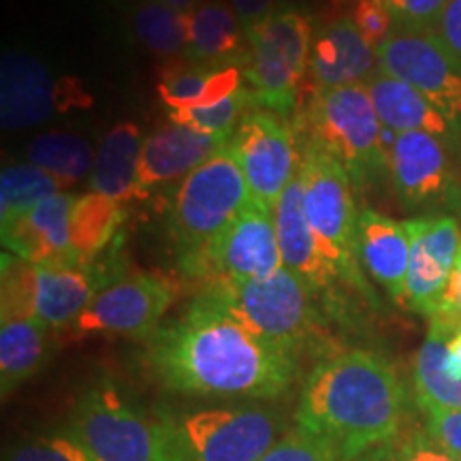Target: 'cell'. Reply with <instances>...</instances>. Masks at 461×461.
<instances>
[{
	"instance_id": "cell-7",
	"label": "cell",
	"mask_w": 461,
	"mask_h": 461,
	"mask_svg": "<svg viewBox=\"0 0 461 461\" xmlns=\"http://www.w3.org/2000/svg\"><path fill=\"white\" fill-rule=\"evenodd\" d=\"M173 461H258L288 429L261 406L201 408L160 414Z\"/></svg>"
},
{
	"instance_id": "cell-28",
	"label": "cell",
	"mask_w": 461,
	"mask_h": 461,
	"mask_svg": "<svg viewBox=\"0 0 461 461\" xmlns=\"http://www.w3.org/2000/svg\"><path fill=\"white\" fill-rule=\"evenodd\" d=\"M451 336L453 331L429 322L428 338L414 357V397L425 414L461 411V378L453 376L447 366Z\"/></svg>"
},
{
	"instance_id": "cell-26",
	"label": "cell",
	"mask_w": 461,
	"mask_h": 461,
	"mask_svg": "<svg viewBox=\"0 0 461 461\" xmlns=\"http://www.w3.org/2000/svg\"><path fill=\"white\" fill-rule=\"evenodd\" d=\"M143 137L140 126L120 122L107 132L95 157V169L90 176V186L95 193L129 203L137 199V176Z\"/></svg>"
},
{
	"instance_id": "cell-23",
	"label": "cell",
	"mask_w": 461,
	"mask_h": 461,
	"mask_svg": "<svg viewBox=\"0 0 461 461\" xmlns=\"http://www.w3.org/2000/svg\"><path fill=\"white\" fill-rule=\"evenodd\" d=\"M186 15L184 60L207 67H244L248 39L229 0H203Z\"/></svg>"
},
{
	"instance_id": "cell-20",
	"label": "cell",
	"mask_w": 461,
	"mask_h": 461,
	"mask_svg": "<svg viewBox=\"0 0 461 461\" xmlns=\"http://www.w3.org/2000/svg\"><path fill=\"white\" fill-rule=\"evenodd\" d=\"M378 68V50L363 39L350 17H338L314 37L308 71L312 90L366 84Z\"/></svg>"
},
{
	"instance_id": "cell-33",
	"label": "cell",
	"mask_w": 461,
	"mask_h": 461,
	"mask_svg": "<svg viewBox=\"0 0 461 461\" xmlns=\"http://www.w3.org/2000/svg\"><path fill=\"white\" fill-rule=\"evenodd\" d=\"M252 105H258L252 96L248 86L240 88L233 95L212 103L203 107H186V109H171L169 120L176 124L188 126V129L207 132V135H218L230 140L233 131L238 129L241 118L250 112Z\"/></svg>"
},
{
	"instance_id": "cell-1",
	"label": "cell",
	"mask_w": 461,
	"mask_h": 461,
	"mask_svg": "<svg viewBox=\"0 0 461 461\" xmlns=\"http://www.w3.org/2000/svg\"><path fill=\"white\" fill-rule=\"evenodd\" d=\"M146 361L165 389L194 397L276 400L297 376V359L197 297L148 339Z\"/></svg>"
},
{
	"instance_id": "cell-15",
	"label": "cell",
	"mask_w": 461,
	"mask_h": 461,
	"mask_svg": "<svg viewBox=\"0 0 461 461\" xmlns=\"http://www.w3.org/2000/svg\"><path fill=\"white\" fill-rule=\"evenodd\" d=\"M411 233L403 308L431 319L445 293L461 244L459 222L451 216H429L406 221Z\"/></svg>"
},
{
	"instance_id": "cell-37",
	"label": "cell",
	"mask_w": 461,
	"mask_h": 461,
	"mask_svg": "<svg viewBox=\"0 0 461 461\" xmlns=\"http://www.w3.org/2000/svg\"><path fill=\"white\" fill-rule=\"evenodd\" d=\"M350 20L359 28L363 39L376 50L395 26L393 15H391L384 0H355L353 11H350Z\"/></svg>"
},
{
	"instance_id": "cell-29",
	"label": "cell",
	"mask_w": 461,
	"mask_h": 461,
	"mask_svg": "<svg viewBox=\"0 0 461 461\" xmlns=\"http://www.w3.org/2000/svg\"><path fill=\"white\" fill-rule=\"evenodd\" d=\"M124 203L99 193H86L73 197L68 230L71 250L79 265H92L115 238L124 222Z\"/></svg>"
},
{
	"instance_id": "cell-8",
	"label": "cell",
	"mask_w": 461,
	"mask_h": 461,
	"mask_svg": "<svg viewBox=\"0 0 461 461\" xmlns=\"http://www.w3.org/2000/svg\"><path fill=\"white\" fill-rule=\"evenodd\" d=\"M68 429L92 461H173L163 417L135 408L109 383L86 391Z\"/></svg>"
},
{
	"instance_id": "cell-5",
	"label": "cell",
	"mask_w": 461,
	"mask_h": 461,
	"mask_svg": "<svg viewBox=\"0 0 461 461\" xmlns=\"http://www.w3.org/2000/svg\"><path fill=\"white\" fill-rule=\"evenodd\" d=\"M0 319H34L50 330L73 325L103 288L122 276L101 265L31 263L3 252Z\"/></svg>"
},
{
	"instance_id": "cell-4",
	"label": "cell",
	"mask_w": 461,
	"mask_h": 461,
	"mask_svg": "<svg viewBox=\"0 0 461 461\" xmlns=\"http://www.w3.org/2000/svg\"><path fill=\"white\" fill-rule=\"evenodd\" d=\"M297 140L331 154L357 188L389 176L384 126L366 84L312 90L295 118Z\"/></svg>"
},
{
	"instance_id": "cell-40",
	"label": "cell",
	"mask_w": 461,
	"mask_h": 461,
	"mask_svg": "<svg viewBox=\"0 0 461 461\" xmlns=\"http://www.w3.org/2000/svg\"><path fill=\"white\" fill-rule=\"evenodd\" d=\"M425 431L436 445H440L461 459V411H440L425 414Z\"/></svg>"
},
{
	"instance_id": "cell-39",
	"label": "cell",
	"mask_w": 461,
	"mask_h": 461,
	"mask_svg": "<svg viewBox=\"0 0 461 461\" xmlns=\"http://www.w3.org/2000/svg\"><path fill=\"white\" fill-rule=\"evenodd\" d=\"M429 322H438V325H442L453 333L461 330V244L445 293H442L440 303H438Z\"/></svg>"
},
{
	"instance_id": "cell-3",
	"label": "cell",
	"mask_w": 461,
	"mask_h": 461,
	"mask_svg": "<svg viewBox=\"0 0 461 461\" xmlns=\"http://www.w3.org/2000/svg\"><path fill=\"white\" fill-rule=\"evenodd\" d=\"M197 299L293 359L325 338V321L316 305L319 297L286 267L269 278L210 282L199 286Z\"/></svg>"
},
{
	"instance_id": "cell-38",
	"label": "cell",
	"mask_w": 461,
	"mask_h": 461,
	"mask_svg": "<svg viewBox=\"0 0 461 461\" xmlns=\"http://www.w3.org/2000/svg\"><path fill=\"white\" fill-rule=\"evenodd\" d=\"M393 22L406 28L419 31H434L442 14H445L448 0H384Z\"/></svg>"
},
{
	"instance_id": "cell-21",
	"label": "cell",
	"mask_w": 461,
	"mask_h": 461,
	"mask_svg": "<svg viewBox=\"0 0 461 461\" xmlns=\"http://www.w3.org/2000/svg\"><path fill=\"white\" fill-rule=\"evenodd\" d=\"M73 197L58 193L54 197L34 205L24 216L3 227L5 252L31 263L79 265L71 250V218Z\"/></svg>"
},
{
	"instance_id": "cell-13",
	"label": "cell",
	"mask_w": 461,
	"mask_h": 461,
	"mask_svg": "<svg viewBox=\"0 0 461 461\" xmlns=\"http://www.w3.org/2000/svg\"><path fill=\"white\" fill-rule=\"evenodd\" d=\"M380 68L414 86L451 124L461 143V58L431 31L395 24L378 45Z\"/></svg>"
},
{
	"instance_id": "cell-34",
	"label": "cell",
	"mask_w": 461,
	"mask_h": 461,
	"mask_svg": "<svg viewBox=\"0 0 461 461\" xmlns=\"http://www.w3.org/2000/svg\"><path fill=\"white\" fill-rule=\"evenodd\" d=\"M3 461H92L71 429L28 438L11 447Z\"/></svg>"
},
{
	"instance_id": "cell-16",
	"label": "cell",
	"mask_w": 461,
	"mask_h": 461,
	"mask_svg": "<svg viewBox=\"0 0 461 461\" xmlns=\"http://www.w3.org/2000/svg\"><path fill=\"white\" fill-rule=\"evenodd\" d=\"M389 177L408 207L442 203L453 193L448 146L429 132H393L384 129Z\"/></svg>"
},
{
	"instance_id": "cell-45",
	"label": "cell",
	"mask_w": 461,
	"mask_h": 461,
	"mask_svg": "<svg viewBox=\"0 0 461 461\" xmlns=\"http://www.w3.org/2000/svg\"><path fill=\"white\" fill-rule=\"evenodd\" d=\"M353 461H372V459L367 457V455H363V457H357V459H353Z\"/></svg>"
},
{
	"instance_id": "cell-2",
	"label": "cell",
	"mask_w": 461,
	"mask_h": 461,
	"mask_svg": "<svg viewBox=\"0 0 461 461\" xmlns=\"http://www.w3.org/2000/svg\"><path fill=\"white\" fill-rule=\"evenodd\" d=\"M406 419V391L395 367L372 350L321 357L305 378L295 412L299 428L353 461L393 442Z\"/></svg>"
},
{
	"instance_id": "cell-41",
	"label": "cell",
	"mask_w": 461,
	"mask_h": 461,
	"mask_svg": "<svg viewBox=\"0 0 461 461\" xmlns=\"http://www.w3.org/2000/svg\"><path fill=\"white\" fill-rule=\"evenodd\" d=\"M431 32H434L455 56L461 58V0H448L445 14H442L440 22H438Z\"/></svg>"
},
{
	"instance_id": "cell-35",
	"label": "cell",
	"mask_w": 461,
	"mask_h": 461,
	"mask_svg": "<svg viewBox=\"0 0 461 461\" xmlns=\"http://www.w3.org/2000/svg\"><path fill=\"white\" fill-rule=\"evenodd\" d=\"M258 461H342L336 448L308 429L288 428Z\"/></svg>"
},
{
	"instance_id": "cell-22",
	"label": "cell",
	"mask_w": 461,
	"mask_h": 461,
	"mask_svg": "<svg viewBox=\"0 0 461 461\" xmlns=\"http://www.w3.org/2000/svg\"><path fill=\"white\" fill-rule=\"evenodd\" d=\"M355 250L361 267L402 305L411 265V233L406 222L363 207L357 218Z\"/></svg>"
},
{
	"instance_id": "cell-32",
	"label": "cell",
	"mask_w": 461,
	"mask_h": 461,
	"mask_svg": "<svg viewBox=\"0 0 461 461\" xmlns=\"http://www.w3.org/2000/svg\"><path fill=\"white\" fill-rule=\"evenodd\" d=\"M58 182L34 165L5 167L0 176V227L24 216L34 205L58 194Z\"/></svg>"
},
{
	"instance_id": "cell-6",
	"label": "cell",
	"mask_w": 461,
	"mask_h": 461,
	"mask_svg": "<svg viewBox=\"0 0 461 461\" xmlns=\"http://www.w3.org/2000/svg\"><path fill=\"white\" fill-rule=\"evenodd\" d=\"M299 177L303 186V205L308 221L319 240L322 255L339 280L363 297L376 302L374 291L363 278L355 250V233L359 210L355 205L353 180L331 154L312 143H302Z\"/></svg>"
},
{
	"instance_id": "cell-11",
	"label": "cell",
	"mask_w": 461,
	"mask_h": 461,
	"mask_svg": "<svg viewBox=\"0 0 461 461\" xmlns=\"http://www.w3.org/2000/svg\"><path fill=\"white\" fill-rule=\"evenodd\" d=\"M282 267L274 210L255 199L214 240L193 255L180 257L182 274L199 286L269 278Z\"/></svg>"
},
{
	"instance_id": "cell-31",
	"label": "cell",
	"mask_w": 461,
	"mask_h": 461,
	"mask_svg": "<svg viewBox=\"0 0 461 461\" xmlns=\"http://www.w3.org/2000/svg\"><path fill=\"white\" fill-rule=\"evenodd\" d=\"M28 163L54 177L60 188H68L92 176L95 154L82 137L73 132H45L28 146Z\"/></svg>"
},
{
	"instance_id": "cell-10",
	"label": "cell",
	"mask_w": 461,
	"mask_h": 461,
	"mask_svg": "<svg viewBox=\"0 0 461 461\" xmlns=\"http://www.w3.org/2000/svg\"><path fill=\"white\" fill-rule=\"evenodd\" d=\"M246 39L248 58L241 73L248 88L258 105L286 115L295 109L299 88L310 71L312 20L297 9H276Z\"/></svg>"
},
{
	"instance_id": "cell-24",
	"label": "cell",
	"mask_w": 461,
	"mask_h": 461,
	"mask_svg": "<svg viewBox=\"0 0 461 461\" xmlns=\"http://www.w3.org/2000/svg\"><path fill=\"white\" fill-rule=\"evenodd\" d=\"M366 88L384 129L393 132H429L448 148L461 146L451 124L414 86L378 68L366 82Z\"/></svg>"
},
{
	"instance_id": "cell-9",
	"label": "cell",
	"mask_w": 461,
	"mask_h": 461,
	"mask_svg": "<svg viewBox=\"0 0 461 461\" xmlns=\"http://www.w3.org/2000/svg\"><path fill=\"white\" fill-rule=\"evenodd\" d=\"M250 201L244 173L224 146L173 188L167 227L180 257L222 233Z\"/></svg>"
},
{
	"instance_id": "cell-43",
	"label": "cell",
	"mask_w": 461,
	"mask_h": 461,
	"mask_svg": "<svg viewBox=\"0 0 461 461\" xmlns=\"http://www.w3.org/2000/svg\"><path fill=\"white\" fill-rule=\"evenodd\" d=\"M447 366H448V370H451L453 376L461 378V330L455 331L451 339H448Z\"/></svg>"
},
{
	"instance_id": "cell-30",
	"label": "cell",
	"mask_w": 461,
	"mask_h": 461,
	"mask_svg": "<svg viewBox=\"0 0 461 461\" xmlns=\"http://www.w3.org/2000/svg\"><path fill=\"white\" fill-rule=\"evenodd\" d=\"M129 32L149 54L180 60L186 50V15L158 0H132Z\"/></svg>"
},
{
	"instance_id": "cell-17",
	"label": "cell",
	"mask_w": 461,
	"mask_h": 461,
	"mask_svg": "<svg viewBox=\"0 0 461 461\" xmlns=\"http://www.w3.org/2000/svg\"><path fill=\"white\" fill-rule=\"evenodd\" d=\"M274 216L285 267L293 276H297L316 297H336L338 285H344V282L339 280L336 269L322 255L312 224H310L308 214H305L303 186L299 171L282 193Z\"/></svg>"
},
{
	"instance_id": "cell-25",
	"label": "cell",
	"mask_w": 461,
	"mask_h": 461,
	"mask_svg": "<svg viewBox=\"0 0 461 461\" xmlns=\"http://www.w3.org/2000/svg\"><path fill=\"white\" fill-rule=\"evenodd\" d=\"M244 73L240 67H207L190 60H173L163 68L158 79V95L167 109L203 107L233 95Z\"/></svg>"
},
{
	"instance_id": "cell-44",
	"label": "cell",
	"mask_w": 461,
	"mask_h": 461,
	"mask_svg": "<svg viewBox=\"0 0 461 461\" xmlns=\"http://www.w3.org/2000/svg\"><path fill=\"white\" fill-rule=\"evenodd\" d=\"M158 3H163V5H167V7L180 11V14H188L190 9L197 7V5L203 3V0H158Z\"/></svg>"
},
{
	"instance_id": "cell-42",
	"label": "cell",
	"mask_w": 461,
	"mask_h": 461,
	"mask_svg": "<svg viewBox=\"0 0 461 461\" xmlns=\"http://www.w3.org/2000/svg\"><path fill=\"white\" fill-rule=\"evenodd\" d=\"M229 3L238 14L246 34L269 20L276 11V0H229Z\"/></svg>"
},
{
	"instance_id": "cell-27",
	"label": "cell",
	"mask_w": 461,
	"mask_h": 461,
	"mask_svg": "<svg viewBox=\"0 0 461 461\" xmlns=\"http://www.w3.org/2000/svg\"><path fill=\"white\" fill-rule=\"evenodd\" d=\"M50 327L34 319H0V391L3 400L48 361Z\"/></svg>"
},
{
	"instance_id": "cell-12",
	"label": "cell",
	"mask_w": 461,
	"mask_h": 461,
	"mask_svg": "<svg viewBox=\"0 0 461 461\" xmlns=\"http://www.w3.org/2000/svg\"><path fill=\"white\" fill-rule=\"evenodd\" d=\"M227 148L244 173L250 197L267 210H276L302 165L295 126L278 112L252 107L233 131Z\"/></svg>"
},
{
	"instance_id": "cell-36",
	"label": "cell",
	"mask_w": 461,
	"mask_h": 461,
	"mask_svg": "<svg viewBox=\"0 0 461 461\" xmlns=\"http://www.w3.org/2000/svg\"><path fill=\"white\" fill-rule=\"evenodd\" d=\"M372 461H461L428 436V431H412L408 436H397L393 442L367 453Z\"/></svg>"
},
{
	"instance_id": "cell-19",
	"label": "cell",
	"mask_w": 461,
	"mask_h": 461,
	"mask_svg": "<svg viewBox=\"0 0 461 461\" xmlns=\"http://www.w3.org/2000/svg\"><path fill=\"white\" fill-rule=\"evenodd\" d=\"M60 88L37 58L24 51H5L0 65V122L17 132L48 122L60 105Z\"/></svg>"
},
{
	"instance_id": "cell-14",
	"label": "cell",
	"mask_w": 461,
	"mask_h": 461,
	"mask_svg": "<svg viewBox=\"0 0 461 461\" xmlns=\"http://www.w3.org/2000/svg\"><path fill=\"white\" fill-rule=\"evenodd\" d=\"M177 297V285L157 274H129L118 278L92 299L73 331L109 333L149 339L160 330V321Z\"/></svg>"
},
{
	"instance_id": "cell-18",
	"label": "cell",
	"mask_w": 461,
	"mask_h": 461,
	"mask_svg": "<svg viewBox=\"0 0 461 461\" xmlns=\"http://www.w3.org/2000/svg\"><path fill=\"white\" fill-rule=\"evenodd\" d=\"M227 137L207 135L182 124L160 126L146 137L141 148L137 199H148L163 186L184 180L207 158L227 146Z\"/></svg>"
}]
</instances>
